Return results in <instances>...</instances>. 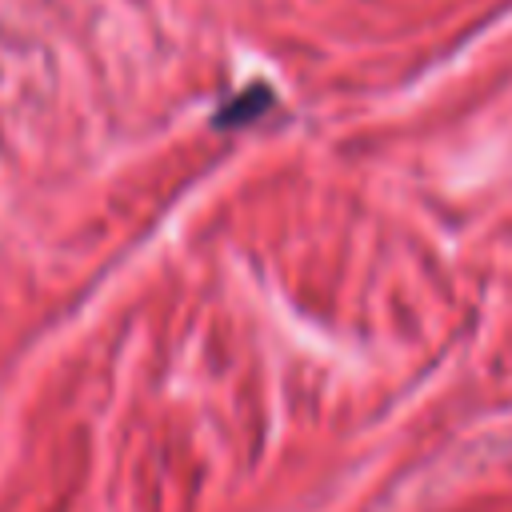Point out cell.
<instances>
[{
	"mask_svg": "<svg viewBox=\"0 0 512 512\" xmlns=\"http://www.w3.org/2000/svg\"><path fill=\"white\" fill-rule=\"evenodd\" d=\"M268 104H272V88H268V84H248L244 92H236L228 104L216 108L212 124H216V128H240V124H252L256 116H264Z\"/></svg>",
	"mask_w": 512,
	"mask_h": 512,
	"instance_id": "6da1fadb",
	"label": "cell"
}]
</instances>
